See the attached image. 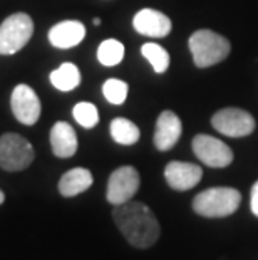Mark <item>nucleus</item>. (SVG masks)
I'll return each instance as SVG.
<instances>
[{
    "mask_svg": "<svg viewBox=\"0 0 258 260\" xmlns=\"http://www.w3.org/2000/svg\"><path fill=\"white\" fill-rule=\"evenodd\" d=\"M113 218L121 234L136 248H150L161 235V226L158 218L148 205L141 202H126L116 205L113 210Z\"/></svg>",
    "mask_w": 258,
    "mask_h": 260,
    "instance_id": "nucleus-1",
    "label": "nucleus"
},
{
    "mask_svg": "<svg viewBox=\"0 0 258 260\" xmlns=\"http://www.w3.org/2000/svg\"><path fill=\"white\" fill-rule=\"evenodd\" d=\"M4 202H5V195H4V191L0 190V205H2Z\"/></svg>",
    "mask_w": 258,
    "mask_h": 260,
    "instance_id": "nucleus-23",
    "label": "nucleus"
},
{
    "mask_svg": "<svg viewBox=\"0 0 258 260\" xmlns=\"http://www.w3.org/2000/svg\"><path fill=\"white\" fill-rule=\"evenodd\" d=\"M109 131H111L113 140L124 146H131V145H134V143H138L141 136V131L138 126H136L133 121H129L126 118L113 119L111 126H109Z\"/></svg>",
    "mask_w": 258,
    "mask_h": 260,
    "instance_id": "nucleus-17",
    "label": "nucleus"
},
{
    "mask_svg": "<svg viewBox=\"0 0 258 260\" xmlns=\"http://www.w3.org/2000/svg\"><path fill=\"white\" fill-rule=\"evenodd\" d=\"M52 153L57 158H70L78 151V136L74 128L65 121H59L51 129Z\"/></svg>",
    "mask_w": 258,
    "mask_h": 260,
    "instance_id": "nucleus-14",
    "label": "nucleus"
},
{
    "mask_svg": "<svg viewBox=\"0 0 258 260\" xmlns=\"http://www.w3.org/2000/svg\"><path fill=\"white\" fill-rule=\"evenodd\" d=\"M74 119L86 129H91L99 123V113L97 108L91 103H78L72 109Z\"/></svg>",
    "mask_w": 258,
    "mask_h": 260,
    "instance_id": "nucleus-20",
    "label": "nucleus"
},
{
    "mask_svg": "<svg viewBox=\"0 0 258 260\" xmlns=\"http://www.w3.org/2000/svg\"><path fill=\"white\" fill-rule=\"evenodd\" d=\"M92 22H94V25H101V19H99V17H96Z\"/></svg>",
    "mask_w": 258,
    "mask_h": 260,
    "instance_id": "nucleus-24",
    "label": "nucleus"
},
{
    "mask_svg": "<svg viewBox=\"0 0 258 260\" xmlns=\"http://www.w3.org/2000/svg\"><path fill=\"white\" fill-rule=\"evenodd\" d=\"M34 34V22L24 12L7 17L0 25V54L10 56L27 46Z\"/></svg>",
    "mask_w": 258,
    "mask_h": 260,
    "instance_id": "nucleus-4",
    "label": "nucleus"
},
{
    "mask_svg": "<svg viewBox=\"0 0 258 260\" xmlns=\"http://www.w3.org/2000/svg\"><path fill=\"white\" fill-rule=\"evenodd\" d=\"M181 138V119L173 111H163L156 121L155 146L159 151H169Z\"/></svg>",
    "mask_w": 258,
    "mask_h": 260,
    "instance_id": "nucleus-12",
    "label": "nucleus"
},
{
    "mask_svg": "<svg viewBox=\"0 0 258 260\" xmlns=\"http://www.w3.org/2000/svg\"><path fill=\"white\" fill-rule=\"evenodd\" d=\"M128 91H129V86L128 82L121 81V79H107L104 82L102 86V92H104V98L107 99L111 104H123L126 101V98H128Z\"/></svg>",
    "mask_w": 258,
    "mask_h": 260,
    "instance_id": "nucleus-21",
    "label": "nucleus"
},
{
    "mask_svg": "<svg viewBox=\"0 0 258 260\" xmlns=\"http://www.w3.org/2000/svg\"><path fill=\"white\" fill-rule=\"evenodd\" d=\"M34 156V148L20 135L5 133L0 138V167L5 171H22L29 168Z\"/></svg>",
    "mask_w": 258,
    "mask_h": 260,
    "instance_id": "nucleus-5",
    "label": "nucleus"
},
{
    "mask_svg": "<svg viewBox=\"0 0 258 260\" xmlns=\"http://www.w3.org/2000/svg\"><path fill=\"white\" fill-rule=\"evenodd\" d=\"M92 185V173L87 168H72L59 180V193L65 198L76 197L89 190Z\"/></svg>",
    "mask_w": 258,
    "mask_h": 260,
    "instance_id": "nucleus-15",
    "label": "nucleus"
},
{
    "mask_svg": "<svg viewBox=\"0 0 258 260\" xmlns=\"http://www.w3.org/2000/svg\"><path fill=\"white\" fill-rule=\"evenodd\" d=\"M10 104H12L14 116L22 124L32 126L41 118V111H42L41 101L30 86L19 84L15 87L12 98H10Z\"/></svg>",
    "mask_w": 258,
    "mask_h": 260,
    "instance_id": "nucleus-9",
    "label": "nucleus"
},
{
    "mask_svg": "<svg viewBox=\"0 0 258 260\" xmlns=\"http://www.w3.org/2000/svg\"><path fill=\"white\" fill-rule=\"evenodd\" d=\"M211 124L218 133L232 138H243L255 131V119L248 111L238 108H225L213 114Z\"/></svg>",
    "mask_w": 258,
    "mask_h": 260,
    "instance_id": "nucleus-7",
    "label": "nucleus"
},
{
    "mask_svg": "<svg viewBox=\"0 0 258 260\" xmlns=\"http://www.w3.org/2000/svg\"><path fill=\"white\" fill-rule=\"evenodd\" d=\"M133 25L136 32L146 37H166L171 32V20L159 10L142 9L134 15Z\"/></svg>",
    "mask_w": 258,
    "mask_h": 260,
    "instance_id": "nucleus-11",
    "label": "nucleus"
},
{
    "mask_svg": "<svg viewBox=\"0 0 258 260\" xmlns=\"http://www.w3.org/2000/svg\"><path fill=\"white\" fill-rule=\"evenodd\" d=\"M124 59V46L116 39H107V41L101 42L97 47V60L106 66V68H113L118 66L121 60Z\"/></svg>",
    "mask_w": 258,
    "mask_h": 260,
    "instance_id": "nucleus-18",
    "label": "nucleus"
},
{
    "mask_svg": "<svg viewBox=\"0 0 258 260\" xmlns=\"http://www.w3.org/2000/svg\"><path fill=\"white\" fill-rule=\"evenodd\" d=\"M51 82L56 89L62 92L76 89L81 84V73L78 66L72 62H64L59 69L51 73Z\"/></svg>",
    "mask_w": 258,
    "mask_h": 260,
    "instance_id": "nucleus-16",
    "label": "nucleus"
},
{
    "mask_svg": "<svg viewBox=\"0 0 258 260\" xmlns=\"http://www.w3.org/2000/svg\"><path fill=\"white\" fill-rule=\"evenodd\" d=\"M193 151L201 163L210 168H227L233 161V151L222 140L210 135H198L193 140Z\"/></svg>",
    "mask_w": 258,
    "mask_h": 260,
    "instance_id": "nucleus-8",
    "label": "nucleus"
},
{
    "mask_svg": "<svg viewBox=\"0 0 258 260\" xmlns=\"http://www.w3.org/2000/svg\"><path fill=\"white\" fill-rule=\"evenodd\" d=\"M201 176L203 170L195 163L171 161L164 168V178H166L168 185L178 191L191 190V188L200 183Z\"/></svg>",
    "mask_w": 258,
    "mask_h": 260,
    "instance_id": "nucleus-10",
    "label": "nucleus"
},
{
    "mask_svg": "<svg viewBox=\"0 0 258 260\" xmlns=\"http://www.w3.org/2000/svg\"><path fill=\"white\" fill-rule=\"evenodd\" d=\"M250 207L255 217H258V181L251 188V197H250Z\"/></svg>",
    "mask_w": 258,
    "mask_h": 260,
    "instance_id": "nucleus-22",
    "label": "nucleus"
},
{
    "mask_svg": "<svg viewBox=\"0 0 258 260\" xmlns=\"http://www.w3.org/2000/svg\"><path fill=\"white\" fill-rule=\"evenodd\" d=\"M86 37V27L79 20L59 22L49 30V42L57 49L76 47Z\"/></svg>",
    "mask_w": 258,
    "mask_h": 260,
    "instance_id": "nucleus-13",
    "label": "nucleus"
},
{
    "mask_svg": "<svg viewBox=\"0 0 258 260\" xmlns=\"http://www.w3.org/2000/svg\"><path fill=\"white\" fill-rule=\"evenodd\" d=\"M141 54L144 56L150 64L153 66L155 73L158 74H163L166 73L168 68H169V54L164 47H161L159 44L155 42H148L144 46L141 47Z\"/></svg>",
    "mask_w": 258,
    "mask_h": 260,
    "instance_id": "nucleus-19",
    "label": "nucleus"
},
{
    "mask_svg": "<svg viewBox=\"0 0 258 260\" xmlns=\"http://www.w3.org/2000/svg\"><path fill=\"white\" fill-rule=\"evenodd\" d=\"M188 46L196 68H210V66L222 62L232 51V46H230L227 37L206 29L196 30L190 37Z\"/></svg>",
    "mask_w": 258,
    "mask_h": 260,
    "instance_id": "nucleus-3",
    "label": "nucleus"
},
{
    "mask_svg": "<svg viewBox=\"0 0 258 260\" xmlns=\"http://www.w3.org/2000/svg\"><path fill=\"white\" fill-rule=\"evenodd\" d=\"M241 203V193L237 188L215 186L198 193L193 200V210L206 218L230 217L238 210Z\"/></svg>",
    "mask_w": 258,
    "mask_h": 260,
    "instance_id": "nucleus-2",
    "label": "nucleus"
},
{
    "mask_svg": "<svg viewBox=\"0 0 258 260\" xmlns=\"http://www.w3.org/2000/svg\"><path fill=\"white\" fill-rule=\"evenodd\" d=\"M139 185L141 178L134 167H121L114 170L107 181V202L116 207V205H123L133 200V197L139 190Z\"/></svg>",
    "mask_w": 258,
    "mask_h": 260,
    "instance_id": "nucleus-6",
    "label": "nucleus"
}]
</instances>
